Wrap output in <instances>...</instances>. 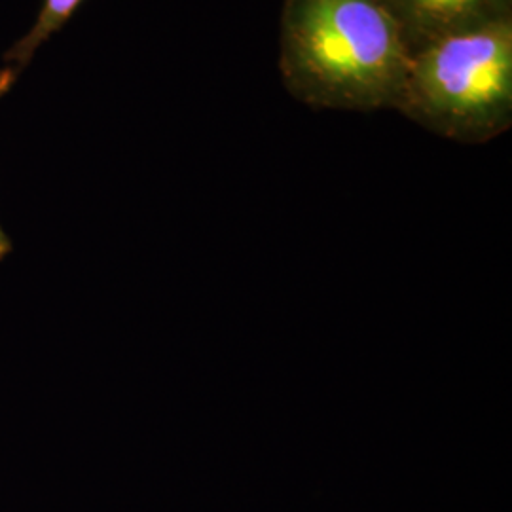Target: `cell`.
<instances>
[{"label":"cell","mask_w":512,"mask_h":512,"mask_svg":"<svg viewBox=\"0 0 512 512\" xmlns=\"http://www.w3.org/2000/svg\"><path fill=\"white\" fill-rule=\"evenodd\" d=\"M395 19L408 52L478 29L503 19H512V0H380Z\"/></svg>","instance_id":"3957f363"},{"label":"cell","mask_w":512,"mask_h":512,"mask_svg":"<svg viewBox=\"0 0 512 512\" xmlns=\"http://www.w3.org/2000/svg\"><path fill=\"white\" fill-rule=\"evenodd\" d=\"M395 110L459 143L505 133L512 124V19L412 52Z\"/></svg>","instance_id":"7a4b0ae2"},{"label":"cell","mask_w":512,"mask_h":512,"mask_svg":"<svg viewBox=\"0 0 512 512\" xmlns=\"http://www.w3.org/2000/svg\"><path fill=\"white\" fill-rule=\"evenodd\" d=\"M410 52L380 0H283L279 71L313 109H395Z\"/></svg>","instance_id":"6da1fadb"},{"label":"cell","mask_w":512,"mask_h":512,"mask_svg":"<svg viewBox=\"0 0 512 512\" xmlns=\"http://www.w3.org/2000/svg\"><path fill=\"white\" fill-rule=\"evenodd\" d=\"M82 2L84 0H42L31 29L4 54V67L16 76L23 73L37 54L38 48L67 25V21L73 18Z\"/></svg>","instance_id":"277c9868"},{"label":"cell","mask_w":512,"mask_h":512,"mask_svg":"<svg viewBox=\"0 0 512 512\" xmlns=\"http://www.w3.org/2000/svg\"><path fill=\"white\" fill-rule=\"evenodd\" d=\"M16 80H18V76L12 73L10 69L4 67V69L0 71V99L12 90V86H14ZM12 249H14V243H12V239L6 234V230H4L2 224H0V262L12 253Z\"/></svg>","instance_id":"5b68a950"}]
</instances>
